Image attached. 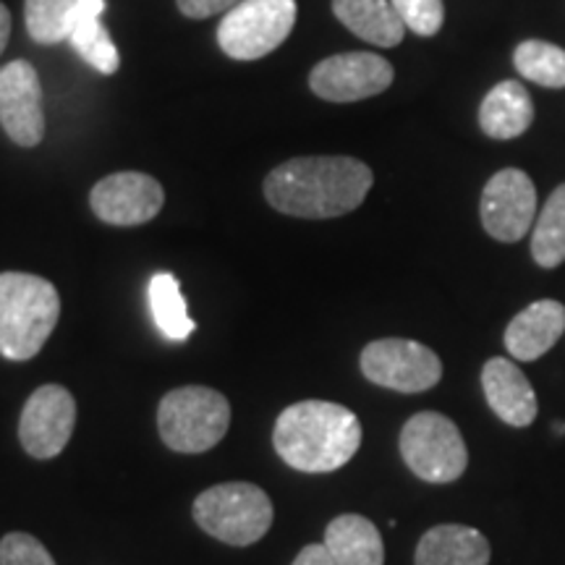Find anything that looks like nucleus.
I'll use <instances>...</instances> for the list:
<instances>
[{
  "label": "nucleus",
  "instance_id": "nucleus-1",
  "mask_svg": "<svg viewBox=\"0 0 565 565\" xmlns=\"http://www.w3.org/2000/svg\"><path fill=\"white\" fill-rule=\"evenodd\" d=\"M374 183L370 166L353 158H296L273 168L265 196L275 210L307 221L349 215Z\"/></svg>",
  "mask_w": 565,
  "mask_h": 565
},
{
  "label": "nucleus",
  "instance_id": "nucleus-2",
  "mask_svg": "<svg viewBox=\"0 0 565 565\" xmlns=\"http://www.w3.org/2000/svg\"><path fill=\"white\" fill-rule=\"evenodd\" d=\"M275 454L303 475H328L356 456L362 424L356 414L330 401H301L278 416L273 429Z\"/></svg>",
  "mask_w": 565,
  "mask_h": 565
},
{
  "label": "nucleus",
  "instance_id": "nucleus-3",
  "mask_svg": "<svg viewBox=\"0 0 565 565\" xmlns=\"http://www.w3.org/2000/svg\"><path fill=\"white\" fill-rule=\"evenodd\" d=\"M61 317V296L51 280L30 273H0V356L26 362L38 356Z\"/></svg>",
  "mask_w": 565,
  "mask_h": 565
},
{
  "label": "nucleus",
  "instance_id": "nucleus-4",
  "mask_svg": "<svg viewBox=\"0 0 565 565\" xmlns=\"http://www.w3.org/2000/svg\"><path fill=\"white\" fill-rule=\"evenodd\" d=\"M228 398L202 385L171 391L158 408L160 437L175 454H204L215 448L228 433Z\"/></svg>",
  "mask_w": 565,
  "mask_h": 565
},
{
  "label": "nucleus",
  "instance_id": "nucleus-5",
  "mask_svg": "<svg viewBox=\"0 0 565 565\" xmlns=\"http://www.w3.org/2000/svg\"><path fill=\"white\" fill-rule=\"evenodd\" d=\"M194 521L225 545L249 547L270 532L273 503L257 484H215L194 500Z\"/></svg>",
  "mask_w": 565,
  "mask_h": 565
},
{
  "label": "nucleus",
  "instance_id": "nucleus-6",
  "mask_svg": "<svg viewBox=\"0 0 565 565\" xmlns=\"http://www.w3.org/2000/svg\"><path fill=\"white\" fill-rule=\"evenodd\" d=\"M401 456L422 482L448 484L463 477L469 466V450L461 433L448 416L422 412L401 429Z\"/></svg>",
  "mask_w": 565,
  "mask_h": 565
},
{
  "label": "nucleus",
  "instance_id": "nucleus-7",
  "mask_svg": "<svg viewBox=\"0 0 565 565\" xmlns=\"http://www.w3.org/2000/svg\"><path fill=\"white\" fill-rule=\"evenodd\" d=\"M296 13V0H242L223 13L217 45L233 61L265 58L291 34Z\"/></svg>",
  "mask_w": 565,
  "mask_h": 565
},
{
  "label": "nucleus",
  "instance_id": "nucleus-8",
  "mask_svg": "<svg viewBox=\"0 0 565 565\" xmlns=\"http://www.w3.org/2000/svg\"><path fill=\"white\" fill-rule=\"evenodd\" d=\"M362 372L370 383L395 393H424L443 377V362L433 349L406 338L372 341L362 351Z\"/></svg>",
  "mask_w": 565,
  "mask_h": 565
},
{
  "label": "nucleus",
  "instance_id": "nucleus-9",
  "mask_svg": "<svg viewBox=\"0 0 565 565\" xmlns=\"http://www.w3.org/2000/svg\"><path fill=\"white\" fill-rule=\"evenodd\" d=\"M76 424V401L63 385H42L26 398L19 419V440L32 458L47 461L66 448Z\"/></svg>",
  "mask_w": 565,
  "mask_h": 565
},
{
  "label": "nucleus",
  "instance_id": "nucleus-10",
  "mask_svg": "<svg viewBox=\"0 0 565 565\" xmlns=\"http://www.w3.org/2000/svg\"><path fill=\"white\" fill-rule=\"evenodd\" d=\"M484 231L503 244H515L526 236L536 215V189L519 168H503L487 181L479 204Z\"/></svg>",
  "mask_w": 565,
  "mask_h": 565
},
{
  "label": "nucleus",
  "instance_id": "nucleus-11",
  "mask_svg": "<svg viewBox=\"0 0 565 565\" xmlns=\"http://www.w3.org/2000/svg\"><path fill=\"white\" fill-rule=\"evenodd\" d=\"M391 61L374 53H341L317 63L309 87L328 103H359L380 95L393 84Z\"/></svg>",
  "mask_w": 565,
  "mask_h": 565
},
{
  "label": "nucleus",
  "instance_id": "nucleus-12",
  "mask_svg": "<svg viewBox=\"0 0 565 565\" xmlns=\"http://www.w3.org/2000/svg\"><path fill=\"white\" fill-rule=\"evenodd\" d=\"M0 126L19 147H38L45 137L42 84L30 61L0 66Z\"/></svg>",
  "mask_w": 565,
  "mask_h": 565
},
{
  "label": "nucleus",
  "instance_id": "nucleus-13",
  "mask_svg": "<svg viewBox=\"0 0 565 565\" xmlns=\"http://www.w3.org/2000/svg\"><path fill=\"white\" fill-rule=\"evenodd\" d=\"M162 202H166V192L160 183L152 175L137 171L113 173L97 181L89 194L92 212L103 223L118 225V228L150 223L162 210Z\"/></svg>",
  "mask_w": 565,
  "mask_h": 565
},
{
  "label": "nucleus",
  "instance_id": "nucleus-14",
  "mask_svg": "<svg viewBox=\"0 0 565 565\" xmlns=\"http://www.w3.org/2000/svg\"><path fill=\"white\" fill-rule=\"evenodd\" d=\"M482 387L492 412L511 427H529L536 419L534 387L511 359H490L482 370Z\"/></svg>",
  "mask_w": 565,
  "mask_h": 565
},
{
  "label": "nucleus",
  "instance_id": "nucleus-15",
  "mask_svg": "<svg viewBox=\"0 0 565 565\" xmlns=\"http://www.w3.org/2000/svg\"><path fill=\"white\" fill-rule=\"evenodd\" d=\"M565 330V307L561 301L542 299L529 303L505 328V349L519 362L545 356L561 341Z\"/></svg>",
  "mask_w": 565,
  "mask_h": 565
},
{
  "label": "nucleus",
  "instance_id": "nucleus-16",
  "mask_svg": "<svg viewBox=\"0 0 565 565\" xmlns=\"http://www.w3.org/2000/svg\"><path fill=\"white\" fill-rule=\"evenodd\" d=\"M416 565H487L490 542L477 529L463 524H443L429 529L416 545Z\"/></svg>",
  "mask_w": 565,
  "mask_h": 565
},
{
  "label": "nucleus",
  "instance_id": "nucleus-17",
  "mask_svg": "<svg viewBox=\"0 0 565 565\" xmlns=\"http://www.w3.org/2000/svg\"><path fill=\"white\" fill-rule=\"evenodd\" d=\"M534 121V103L521 82H500L487 92L479 108V126L490 139H515Z\"/></svg>",
  "mask_w": 565,
  "mask_h": 565
},
{
  "label": "nucleus",
  "instance_id": "nucleus-18",
  "mask_svg": "<svg viewBox=\"0 0 565 565\" xmlns=\"http://www.w3.org/2000/svg\"><path fill=\"white\" fill-rule=\"evenodd\" d=\"M324 547L335 565H385V545L377 526L356 513L338 515L324 529Z\"/></svg>",
  "mask_w": 565,
  "mask_h": 565
},
{
  "label": "nucleus",
  "instance_id": "nucleus-19",
  "mask_svg": "<svg viewBox=\"0 0 565 565\" xmlns=\"http://www.w3.org/2000/svg\"><path fill=\"white\" fill-rule=\"evenodd\" d=\"M333 13L345 30L377 47H395L404 42L406 26L391 0H333Z\"/></svg>",
  "mask_w": 565,
  "mask_h": 565
},
{
  "label": "nucleus",
  "instance_id": "nucleus-20",
  "mask_svg": "<svg viewBox=\"0 0 565 565\" xmlns=\"http://www.w3.org/2000/svg\"><path fill=\"white\" fill-rule=\"evenodd\" d=\"M103 11L105 0H76L68 42L92 68L105 76H113L121 68V55H118V47L113 45L108 30L103 26Z\"/></svg>",
  "mask_w": 565,
  "mask_h": 565
},
{
  "label": "nucleus",
  "instance_id": "nucleus-21",
  "mask_svg": "<svg viewBox=\"0 0 565 565\" xmlns=\"http://www.w3.org/2000/svg\"><path fill=\"white\" fill-rule=\"evenodd\" d=\"M150 309L154 324L171 341H186L196 330V322L189 317L186 299H183L179 280L171 273H158L150 280Z\"/></svg>",
  "mask_w": 565,
  "mask_h": 565
},
{
  "label": "nucleus",
  "instance_id": "nucleus-22",
  "mask_svg": "<svg viewBox=\"0 0 565 565\" xmlns=\"http://www.w3.org/2000/svg\"><path fill=\"white\" fill-rule=\"evenodd\" d=\"M532 257L542 270L565 263V183L550 194L532 231Z\"/></svg>",
  "mask_w": 565,
  "mask_h": 565
},
{
  "label": "nucleus",
  "instance_id": "nucleus-23",
  "mask_svg": "<svg viewBox=\"0 0 565 565\" xmlns=\"http://www.w3.org/2000/svg\"><path fill=\"white\" fill-rule=\"evenodd\" d=\"M513 66L521 79L540 84V87H565V51L545 40H526L515 47Z\"/></svg>",
  "mask_w": 565,
  "mask_h": 565
},
{
  "label": "nucleus",
  "instance_id": "nucleus-24",
  "mask_svg": "<svg viewBox=\"0 0 565 565\" xmlns=\"http://www.w3.org/2000/svg\"><path fill=\"white\" fill-rule=\"evenodd\" d=\"M76 0H26L24 21L26 32L40 45H58L68 40L74 24Z\"/></svg>",
  "mask_w": 565,
  "mask_h": 565
},
{
  "label": "nucleus",
  "instance_id": "nucleus-25",
  "mask_svg": "<svg viewBox=\"0 0 565 565\" xmlns=\"http://www.w3.org/2000/svg\"><path fill=\"white\" fill-rule=\"evenodd\" d=\"M391 3L406 30L419 34V38H435L443 30V0H391Z\"/></svg>",
  "mask_w": 565,
  "mask_h": 565
},
{
  "label": "nucleus",
  "instance_id": "nucleus-26",
  "mask_svg": "<svg viewBox=\"0 0 565 565\" xmlns=\"http://www.w3.org/2000/svg\"><path fill=\"white\" fill-rule=\"evenodd\" d=\"M0 565H55V561L32 534L13 532L0 540Z\"/></svg>",
  "mask_w": 565,
  "mask_h": 565
},
{
  "label": "nucleus",
  "instance_id": "nucleus-27",
  "mask_svg": "<svg viewBox=\"0 0 565 565\" xmlns=\"http://www.w3.org/2000/svg\"><path fill=\"white\" fill-rule=\"evenodd\" d=\"M183 17L189 19H210L217 17V13H228L236 9L242 0H175Z\"/></svg>",
  "mask_w": 565,
  "mask_h": 565
},
{
  "label": "nucleus",
  "instance_id": "nucleus-28",
  "mask_svg": "<svg viewBox=\"0 0 565 565\" xmlns=\"http://www.w3.org/2000/svg\"><path fill=\"white\" fill-rule=\"evenodd\" d=\"M291 565H335V561L330 557L324 545H307L299 555H296V561Z\"/></svg>",
  "mask_w": 565,
  "mask_h": 565
},
{
  "label": "nucleus",
  "instance_id": "nucleus-29",
  "mask_svg": "<svg viewBox=\"0 0 565 565\" xmlns=\"http://www.w3.org/2000/svg\"><path fill=\"white\" fill-rule=\"evenodd\" d=\"M9 38H11V11L0 3V53H3L6 45H9Z\"/></svg>",
  "mask_w": 565,
  "mask_h": 565
},
{
  "label": "nucleus",
  "instance_id": "nucleus-30",
  "mask_svg": "<svg viewBox=\"0 0 565 565\" xmlns=\"http://www.w3.org/2000/svg\"><path fill=\"white\" fill-rule=\"evenodd\" d=\"M553 429H555V435H565V424H561V422H557Z\"/></svg>",
  "mask_w": 565,
  "mask_h": 565
}]
</instances>
